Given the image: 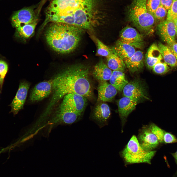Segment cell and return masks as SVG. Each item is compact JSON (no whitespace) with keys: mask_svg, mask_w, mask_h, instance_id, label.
Here are the masks:
<instances>
[{"mask_svg":"<svg viewBox=\"0 0 177 177\" xmlns=\"http://www.w3.org/2000/svg\"><path fill=\"white\" fill-rule=\"evenodd\" d=\"M83 30L73 25L52 22L45 31V39L55 51L61 54L69 53L78 45Z\"/></svg>","mask_w":177,"mask_h":177,"instance_id":"cell-3","label":"cell"},{"mask_svg":"<svg viewBox=\"0 0 177 177\" xmlns=\"http://www.w3.org/2000/svg\"><path fill=\"white\" fill-rule=\"evenodd\" d=\"M112 49L113 53L123 60L131 57L136 51L134 47L120 39L117 42Z\"/></svg>","mask_w":177,"mask_h":177,"instance_id":"cell-19","label":"cell"},{"mask_svg":"<svg viewBox=\"0 0 177 177\" xmlns=\"http://www.w3.org/2000/svg\"><path fill=\"white\" fill-rule=\"evenodd\" d=\"M107 66L111 70L113 71L123 72L126 66L123 60L114 53L106 57Z\"/></svg>","mask_w":177,"mask_h":177,"instance_id":"cell-24","label":"cell"},{"mask_svg":"<svg viewBox=\"0 0 177 177\" xmlns=\"http://www.w3.org/2000/svg\"><path fill=\"white\" fill-rule=\"evenodd\" d=\"M156 151H147L141 146L136 137L133 135L122 151V157L126 164L146 163H151Z\"/></svg>","mask_w":177,"mask_h":177,"instance_id":"cell-5","label":"cell"},{"mask_svg":"<svg viewBox=\"0 0 177 177\" xmlns=\"http://www.w3.org/2000/svg\"><path fill=\"white\" fill-rule=\"evenodd\" d=\"M147 0H133L128 12L129 20L140 30L145 32L152 30L155 19L148 10Z\"/></svg>","mask_w":177,"mask_h":177,"instance_id":"cell-4","label":"cell"},{"mask_svg":"<svg viewBox=\"0 0 177 177\" xmlns=\"http://www.w3.org/2000/svg\"><path fill=\"white\" fill-rule=\"evenodd\" d=\"M157 28L161 37L165 42L175 40L176 32L173 20H163L159 24Z\"/></svg>","mask_w":177,"mask_h":177,"instance_id":"cell-16","label":"cell"},{"mask_svg":"<svg viewBox=\"0 0 177 177\" xmlns=\"http://www.w3.org/2000/svg\"><path fill=\"white\" fill-rule=\"evenodd\" d=\"M81 114L59 107L47 124L50 128L59 125H69L79 121Z\"/></svg>","mask_w":177,"mask_h":177,"instance_id":"cell-6","label":"cell"},{"mask_svg":"<svg viewBox=\"0 0 177 177\" xmlns=\"http://www.w3.org/2000/svg\"><path fill=\"white\" fill-rule=\"evenodd\" d=\"M8 65L4 61L0 60V84H2L5 76L7 72Z\"/></svg>","mask_w":177,"mask_h":177,"instance_id":"cell-32","label":"cell"},{"mask_svg":"<svg viewBox=\"0 0 177 177\" xmlns=\"http://www.w3.org/2000/svg\"><path fill=\"white\" fill-rule=\"evenodd\" d=\"M158 46L163 60L167 65L171 67L177 66L176 59L168 47L161 43Z\"/></svg>","mask_w":177,"mask_h":177,"instance_id":"cell-23","label":"cell"},{"mask_svg":"<svg viewBox=\"0 0 177 177\" xmlns=\"http://www.w3.org/2000/svg\"><path fill=\"white\" fill-rule=\"evenodd\" d=\"M152 69L156 73L163 74L168 72L169 68L162 58L154 66Z\"/></svg>","mask_w":177,"mask_h":177,"instance_id":"cell-28","label":"cell"},{"mask_svg":"<svg viewBox=\"0 0 177 177\" xmlns=\"http://www.w3.org/2000/svg\"><path fill=\"white\" fill-rule=\"evenodd\" d=\"M120 40L134 47L140 48L144 45L143 36L134 28L126 26L120 33Z\"/></svg>","mask_w":177,"mask_h":177,"instance_id":"cell-10","label":"cell"},{"mask_svg":"<svg viewBox=\"0 0 177 177\" xmlns=\"http://www.w3.org/2000/svg\"><path fill=\"white\" fill-rule=\"evenodd\" d=\"M112 73L111 70L101 59L94 66L93 74L95 78L102 81L109 80Z\"/></svg>","mask_w":177,"mask_h":177,"instance_id":"cell-20","label":"cell"},{"mask_svg":"<svg viewBox=\"0 0 177 177\" xmlns=\"http://www.w3.org/2000/svg\"><path fill=\"white\" fill-rule=\"evenodd\" d=\"M33 8H23L15 12L11 18L12 24L16 28L31 23L37 20Z\"/></svg>","mask_w":177,"mask_h":177,"instance_id":"cell-8","label":"cell"},{"mask_svg":"<svg viewBox=\"0 0 177 177\" xmlns=\"http://www.w3.org/2000/svg\"><path fill=\"white\" fill-rule=\"evenodd\" d=\"M173 21L175 26L176 36L177 38V18L175 19Z\"/></svg>","mask_w":177,"mask_h":177,"instance_id":"cell-35","label":"cell"},{"mask_svg":"<svg viewBox=\"0 0 177 177\" xmlns=\"http://www.w3.org/2000/svg\"><path fill=\"white\" fill-rule=\"evenodd\" d=\"M167 45L169 48L176 57L177 61V43L175 40L166 43Z\"/></svg>","mask_w":177,"mask_h":177,"instance_id":"cell-33","label":"cell"},{"mask_svg":"<svg viewBox=\"0 0 177 177\" xmlns=\"http://www.w3.org/2000/svg\"><path fill=\"white\" fill-rule=\"evenodd\" d=\"M94 0H52L46 12L48 22L64 23L81 28L92 20Z\"/></svg>","mask_w":177,"mask_h":177,"instance_id":"cell-1","label":"cell"},{"mask_svg":"<svg viewBox=\"0 0 177 177\" xmlns=\"http://www.w3.org/2000/svg\"><path fill=\"white\" fill-rule=\"evenodd\" d=\"M161 5L168 11L170 9L173 0H160Z\"/></svg>","mask_w":177,"mask_h":177,"instance_id":"cell-34","label":"cell"},{"mask_svg":"<svg viewBox=\"0 0 177 177\" xmlns=\"http://www.w3.org/2000/svg\"><path fill=\"white\" fill-rule=\"evenodd\" d=\"M160 5V0H147L146 3V6L148 11L152 15Z\"/></svg>","mask_w":177,"mask_h":177,"instance_id":"cell-31","label":"cell"},{"mask_svg":"<svg viewBox=\"0 0 177 177\" xmlns=\"http://www.w3.org/2000/svg\"><path fill=\"white\" fill-rule=\"evenodd\" d=\"M126 67L132 73L138 71L144 65V56L143 52L136 51L130 57L124 60Z\"/></svg>","mask_w":177,"mask_h":177,"instance_id":"cell-18","label":"cell"},{"mask_svg":"<svg viewBox=\"0 0 177 177\" xmlns=\"http://www.w3.org/2000/svg\"><path fill=\"white\" fill-rule=\"evenodd\" d=\"M111 114L109 106L103 103L97 105L92 112L90 118L100 128L106 125Z\"/></svg>","mask_w":177,"mask_h":177,"instance_id":"cell-12","label":"cell"},{"mask_svg":"<svg viewBox=\"0 0 177 177\" xmlns=\"http://www.w3.org/2000/svg\"><path fill=\"white\" fill-rule=\"evenodd\" d=\"M162 58L158 45L155 44H153L146 55L145 60L147 67L149 69H152L154 66Z\"/></svg>","mask_w":177,"mask_h":177,"instance_id":"cell-21","label":"cell"},{"mask_svg":"<svg viewBox=\"0 0 177 177\" xmlns=\"http://www.w3.org/2000/svg\"><path fill=\"white\" fill-rule=\"evenodd\" d=\"M37 21L28 25L19 27L16 28L18 34L25 38H28L33 34L36 25Z\"/></svg>","mask_w":177,"mask_h":177,"instance_id":"cell-25","label":"cell"},{"mask_svg":"<svg viewBox=\"0 0 177 177\" xmlns=\"http://www.w3.org/2000/svg\"><path fill=\"white\" fill-rule=\"evenodd\" d=\"M110 84L119 91H121L128 83L123 72L113 71L109 80Z\"/></svg>","mask_w":177,"mask_h":177,"instance_id":"cell-22","label":"cell"},{"mask_svg":"<svg viewBox=\"0 0 177 177\" xmlns=\"http://www.w3.org/2000/svg\"><path fill=\"white\" fill-rule=\"evenodd\" d=\"M97 46V53L106 58L113 53V49L104 44L97 38L96 39Z\"/></svg>","mask_w":177,"mask_h":177,"instance_id":"cell-27","label":"cell"},{"mask_svg":"<svg viewBox=\"0 0 177 177\" xmlns=\"http://www.w3.org/2000/svg\"><path fill=\"white\" fill-rule=\"evenodd\" d=\"M89 74L88 68L81 64L70 66L59 73L53 78V94L48 108H53L58 101L69 94L90 97L92 91Z\"/></svg>","mask_w":177,"mask_h":177,"instance_id":"cell-2","label":"cell"},{"mask_svg":"<svg viewBox=\"0 0 177 177\" xmlns=\"http://www.w3.org/2000/svg\"><path fill=\"white\" fill-rule=\"evenodd\" d=\"M98 99L103 102L111 101L117 93V90L106 81H101L98 88Z\"/></svg>","mask_w":177,"mask_h":177,"instance_id":"cell-17","label":"cell"},{"mask_svg":"<svg viewBox=\"0 0 177 177\" xmlns=\"http://www.w3.org/2000/svg\"><path fill=\"white\" fill-rule=\"evenodd\" d=\"M149 128L157 137L160 143L165 144L166 143L169 133L165 131L153 124H151Z\"/></svg>","mask_w":177,"mask_h":177,"instance_id":"cell-26","label":"cell"},{"mask_svg":"<svg viewBox=\"0 0 177 177\" xmlns=\"http://www.w3.org/2000/svg\"><path fill=\"white\" fill-rule=\"evenodd\" d=\"M124 96L134 98L139 100L146 97V89L139 80L135 79L129 82L123 90Z\"/></svg>","mask_w":177,"mask_h":177,"instance_id":"cell-13","label":"cell"},{"mask_svg":"<svg viewBox=\"0 0 177 177\" xmlns=\"http://www.w3.org/2000/svg\"><path fill=\"white\" fill-rule=\"evenodd\" d=\"M177 18V0H173L171 5L168 10L166 20H174Z\"/></svg>","mask_w":177,"mask_h":177,"instance_id":"cell-29","label":"cell"},{"mask_svg":"<svg viewBox=\"0 0 177 177\" xmlns=\"http://www.w3.org/2000/svg\"><path fill=\"white\" fill-rule=\"evenodd\" d=\"M54 88L53 79L40 82L34 87L30 96V100L32 102L41 101L48 96Z\"/></svg>","mask_w":177,"mask_h":177,"instance_id":"cell-9","label":"cell"},{"mask_svg":"<svg viewBox=\"0 0 177 177\" xmlns=\"http://www.w3.org/2000/svg\"><path fill=\"white\" fill-rule=\"evenodd\" d=\"M141 146L147 151H152L159 145L157 138L149 128H145L142 130L138 139Z\"/></svg>","mask_w":177,"mask_h":177,"instance_id":"cell-14","label":"cell"},{"mask_svg":"<svg viewBox=\"0 0 177 177\" xmlns=\"http://www.w3.org/2000/svg\"><path fill=\"white\" fill-rule=\"evenodd\" d=\"M168 11L160 5L153 14L155 19L159 20L164 19L167 16Z\"/></svg>","mask_w":177,"mask_h":177,"instance_id":"cell-30","label":"cell"},{"mask_svg":"<svg viewBox=\"0 0 177 177\" xmlns=\"http://www.w3.org/2000/svg\"><path fill=\"white\" fill-rule=\"evenodd\" d=\"M172 154L174 157L177 164V150L175 152L172 153Z\"/></svg>","mask_w":177,"mask_h":177,"instance_id":"cell-36","label":"cell"},{"mask_svg":"<svg viewBox=\"0 0 177 177\" xmlns=\"http://www.w3.org/2000/svg\"><path fill=\"white\" fill-rule=\"evenodd\" d=\"M139 100L137 99L124 96L118 100V112L123 122L129 115L134 109Z\"/></svg>","mask_w":177,"mask_h":177,"instance_id":"cell-15","label":"cell"},{"mask_svg":"<svg viewBox=\"0 0 177 177\" xmlns=\"http://www.w3.org/2000/svg\"><path fill=\"white\" fill-rule=\"evenodd\" d=\"M86 103V97L78 94L71 93L63 97L59 107L82 114L85 110Z\"/></svg>","mask_w":177,"mask_h":177,"instance_id":"cell-7","label":"cell"},{"mask_svg":"<svg viewBox=\"0 0 177 177\" xmlns=\"http://www.w3.org/2000/svg\"><path fill=\"white\" fill-rule=\"evenodd\" d=\"M30 86L29 83L27 81L20 83L16 95L11 104V112L14 115L23 108Z\"/></svg>","mask_w":177,"mask_h":177,"instance_id":"cell-11","label":"cell"}]
</instances>
